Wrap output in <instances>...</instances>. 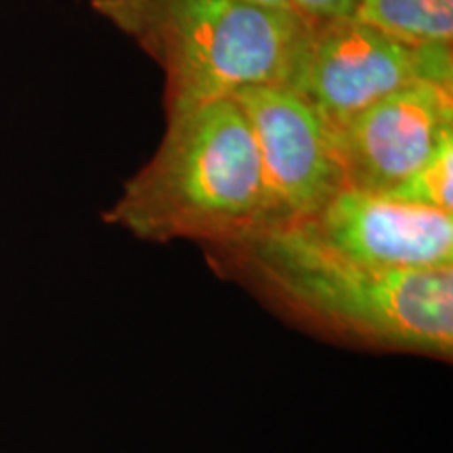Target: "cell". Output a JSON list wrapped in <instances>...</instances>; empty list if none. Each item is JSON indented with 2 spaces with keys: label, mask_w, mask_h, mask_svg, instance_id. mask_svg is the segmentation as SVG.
<instances>
[{
  "label": "cell",
  "mask_w": 453,
  "mask_h": 453,
  "mask_svg": "<svg viewBox=\"0 0 453 453\" xmlns=\"http://www.w3.org/2000/svg\"><path fill=\"white\" fill-rule=\"evenodd\" d=\"M357 0H290L292 9L304 21H321L350 15Z\"/></svg>",
  "instance_id": "30bf717a"
},
{
  "label": "cell",
  "mask_w": 453,
  "mask_h": 453,
  "mask_svg": "<svg viewBox=\"0 0 453 453\" xmlns=\"http://www.w3.org/2000/svg\"><path fill=\"white\" fill-rule=\"evenodd\" d=\"M257 143L269 196V229H286L319 211L344 185L332 128L283 84L231 95Z\"/></svg>",
  "instance_id": "5b68a950"
},
{
  "label": "cell",
  "mask_w": 453,
  "mask_h": 453,
  "mask_svg": "<svg viewBox=\"0 0 453 453\" xmlns=\"http://www.w3.org/2000/svg\"><path fill=\"white\" fill-rule=\"evenodd\" d=\"M453 137V82H422L332 128L344 185L390 194Z\"/></svg>",
  "instance_id": "52a82bcc"
},
{
  "label": "cell",
  "mask_w": 453,
  "mask_h": 453,
  "mask_svg": "<svg viewBox=\"0 0 453 453\" xmlns=\"http://www.w3.org/2000/svg\"><path fill=\"white\" fill-rule=\"evenodd\" d=\"M350 15L413 47H453V0H357Z\"/></svg>",
  "instance_id": "ba28073f"
},
{
  "label": "cell",
  "mask_w": 453,
  "mask_h": 453,
  "mask_svg": "<svg viewBox=\"0 0 453 453\" xmlns=\"http://www.w3.org/2000/svg\"><path fill=\"white\" fill-rule=\"evenodd\" d=\"M453 174V137L443 141V145L434 151L433 157L416 170L410 179H405L390 194L396 202L410 203V206L428 208V211L451 212L453 214V196L451 179Z\"/></svg>",
  "instance_id": "9c48e42d"
},
{
  "label": "cell",
  "mask_w": 453,
  "mask_h": 453,
  "mask_svg": "<svg viewBox=\"0 0 453 453\" xmlns=\"http://www.w3.org/2000/svg\"><path fill=\"white\" fill-rule=\"evenodd\" d=\"M250 3L267 4V7H280V9H292L290 0H250Z\"/></svg>",
  "instance_id": "8fae6325"
},
{
  "label": "cell",
  "mask_w": 453,
  "mask_h": 453,
  "mask_svg": "<svg viewBox=\"0 0 453 453\" xmlns=\"http://www.w3.org/2000/svg\"><path fill=\"white\" fill-rule=\"evenodd\" d=\"M145 242L220 246L269 229L263 164L234 97L166 118L154 156L104 217Z\"/></svg>",
  "instance_id": "7a4b0ae2"
},
{
  "label": "cell",
  "mask_w": 453,
  "mask_h": 453,
  "mask_svg": "<svg viewBox=\"0 0 453 453\" xmlns=\"http://www.w3.org/2000/svg\"><path fill=\"white\" fill-rule=\"evenodd\" d=\"M294 229L361 267L401 273L453 267L451 212L353 187H342Z\"/></svg>",
  "instance_id": "8992f818"
},
{
  "label": "cell",
  "mask_w": 453,
  "mask_h": 453,
  "mask_svg": "<svg viewBox=\"0 0 453 453\" xmlns=\"http://www.w3.org/2000/svg\"><path fill=\"white\" fill-rule=\"evenodd\" d=\"M90 9L164 72L166 118L286 84L307 32L294 9L250 0H90Z\"/></svg>",
  "instance_id": "3957f363"
},
{
  "label": "cell",
  "mask_w": 453,
  "mask_h": 453,
  "mask_svg": "<svg viewBox=\"0 0 453 453\" xmlns=\"http://www.w3.org/2000/svg\"><path fill=\"white\" fill-rule=\"evenodd\" d=\"M202 250L219 275L311 332L357 347L451 359L453 267L416 273L361 267L294 226Z\"/></svg>",
  "instance_id": "6da1fadb"
},
{
  "label": "cell",
  "mask_w": 453,
  "mask_h": 453,
  "mask_svg": "<svg viewBox=\"0 0 453 453\" xmlns=\"http://www.w3.org/2000/svg\"><path fill=\"white\" fill-rule=\"evenodd\" d=\"M422 82H453V47H413L344 15L307 21L283 87L338 128L376 101Z\"/></svg>",
  "instance_id": "277c9868"
}]
</instances>
